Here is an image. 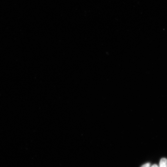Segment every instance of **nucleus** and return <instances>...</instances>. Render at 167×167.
Returning <instances> with one entry per match:
<instances>
[{
    "label": "nucleus",
    "instance_id": "f257e3e1",
    "mask_svg": "<svg viewBox=\"0 0 167 167\" xmlns=\"http://www.w3.org/2000/svg\"><path fill=\"white\" fill-rule=\"evenodd\" d=\"M159 167H167V159L163 158L161 159L159 163Z\"/></svg>",
    "mask_w": 167,
    "mask_h": 167
},
{
    "label": "nucleus",
    "instance_id": "f03ea898",
    "mask_svg": "<svg viewBox=\"0 0 167 167\" xmlns=\"http://www.w3.org/2000/svg\"><path fill=\"white\" fill-rule=\"evenodd\" d=\"M151 164L150 163H146L143 165H142L140 167H150L151 166Z\"/></svg>",
    "mask_w": 167,
    "mask_h": 167
},
{
    "label": "nucleus",
    "instance_id": "7ed1b4c3",
    "mask_svg": "<svg viewBox=\"0 0 167 167\" xmlns=\"http://www.w3.org/2000/svg\"><path fill=\"white\" fill-rule=\"evenodd\" d=\"M150 167H159L156 164H154L152 165H151Z\"/></svg>",
    "mask_w": 167,
    "mask_h": 167
}]
</instances>
